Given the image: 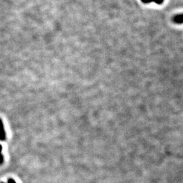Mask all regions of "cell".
<instances>
[{"label":"cell","mask_w":183,"mask_h":183,"mask_svg":"<svg viewBox=\"0 0 183 183\" xmlns=\"http://www.w3.org/2000/svg\"><path fill=\"white\" fill-rule=\"evenodd\" d=\"M154 2H156L157 4H162V2H163V0H153Z\"/></svg>","instance_id":"cell-5"},{"label":"cell","mask_w":183,"mask_h":183,"mask_svg":"<svg viewBox=\"0 0 183 183\" xmlns=\"http://www.w3.org/2000/svg\"><path fill=\"white\" fill-rule=\"evenodd\" d=\"M5 140H6V132L4 130V123L2 119H0V140L4 141Z\"/></svg>","instance_id":"cell-1"},{"label":"cell","mask_w":183,"mask_h":183,"mask_svg":"<svg viewBox=\"0 0 183 183\" xmlns=\"http://www.w3.org/2000/svg\"><path fill=\"white\" fill-rule=\"evenodd\" d=\"M0 183H4V182H0Z\"/></svg>","instance_id":"cell-8"},{"label":"cell","mask_w":183,"mask_h":183,"mask_svg":"<svg viewBox=\"0 0 183 183\" xmlns=\"http://www.w3.org/2000/svg\"><path fill=\"white\" fill-rule=\"evenodd\" d=\"M2 146L0 144V154L2 153Z\"/></svg>","instance_id":"cell-7"},{"label":"cell","mask_w":183,"mask_h":183,"mask_svg":"<svg viewBox=\"0 0 183 183\" xmlns=\"http://www.w3.org/2000/svg\"><path fill=\"white\" fill-rule=\"evenodd\" d=\"M4 155H2V154L1 153V154H0V165L4 163Z\"/></svg>","instance_id":"cell-3"},{"label":"cell","mask_w":183,"mask_h":183,"mask_svg":"<svg viewBox=\"0 0 183 183\" xmlns=\"http://www.w3.org/2000/svg\"><path fill=\"white\" fill-rule=\"evenodd\" d=\"M142 2H144V3H148V2H151L153 0H142Z\"/></svg>","instance_id":"cell-6"},{"label":"cell","mask_w":183,"mask_h":183,"mask_svg":"<svg viewBox=\"0 0 183 183\" xmlns=\"http://www.w3.org/2000/svg\"><path fill=\"white\" fill-rule=\"evenodd\" d=\"M174 21L177 23H183V15L176 16L174 18Z\"/></svg>","instance_id":"cell-2"},{"label":"cell","mask_w":183,"mask_h":183,"mask_svg":"<svg viewBox=\"0 0 183 183\" xmlns=\"http://www.w3.org/2000/svg\"><path fill=\"white\" fill-rule=\"evenodd\" d=\"M8 183H16L15 182V180L12 179V178H10V179L8 180Z\"/></svg>","instance_id":"cell-4"}]
</instances>
